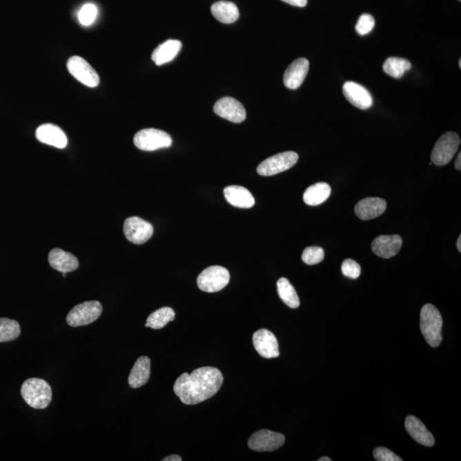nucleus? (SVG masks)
Instances as JSON below:
<instances>
[{
    "instance_id": "nucleus-1",
    "label": "nucleus",
    "mask_w": 461,
    "mask_h": 461,
    "mask_svg": "<svg viewBox=\"0 0 461 461\" xmlns=\"http://www.w3.org/2000/svg\"><path fill=\"white\" fill-rule=\"evenodd\" d=\"M222 383L221 371L215 367H200L190 374H182L175 381L174 391L184 404L196 405L217 393Z\"/></svg>"
},
{
    "instance_id": "nucleus-2",
    "label": "nucleus",
    "mask_w": 461,
    "mask_h": 461,
    "mask_svg": "<svg viewBox=\"0 0 461 461\" xmlns=\"http://www.w3.org/2000/svg\"><path fill=\"white\" fill-rule=\"evenodd\" d=\"M25 402L35 409H45L52 400V391L48 382L32 377L25 381L21 388Z\"/></svg>"
},
{
    "instance_id": "nucleus-3",
    "label": "nucleus",
    "mask_w": 461,
    "mask_h": 461,
    "mask_svg": "<svg viewBox=\"0 0 461 461\" xmlns=\"http://www.w3.org/2000/svg\"><path fill=\"white\" fill-rule=\"evenodd\" d=\"M442 318L438 309L432 304H426L420 312V330L429 345L437 348L441 344Z\"/></svg>"
},
{
    "instance_id": "nucleus-4",
    "label": "nucleus",
    "mask_w": 461,
    "mask_h": 461,
    "mask_svg": "<svg viewBox=\"0 0 461 461\" xmlns=\"http://www.w3.org/2000/svg\"><path fill=\"white\" fill-rule=\"evenodd\" d=\"M137 148L144 151H153L168 148L173 140L168 133L156 128H146L137 133L133 138Z\"/></svg>"
},
{
    "instance_id": "nucleus-5",
    "label": "nucleus",
    "mask_w": 461,
    "mask_h": 461,
    "mask_svg": "<svg viewBox=\"0 0 461 461\" xmlns=\"http://www.w3.org/2000/svg\"><path fill=\"white\" fill-rule=\"evenodd\" d=\"M230 280L228 270L221 266H208L198 276L197 286L204 293H214L224 289Z\"/></svg>"
},
{
    "instance_id": "nucleus-6",
    "label": "nucleus",
    "mask_w": 461,
    "mask_h": 461,
    "mask_svg": "<svg viewBox=\"0 0 461 461\" xmlns=\"http://www.w3.org/2000/svg\"><path fill=\"white\" fill-rule=\"evenodd\" d=\"M460 145V139L455 132H448L435 143L431 153V161L435 165L444 166L453 159Z\"/></svg>"
},
{
    "instance_id": "nucleus-7",
    "label": "nucleus",
    "mask_w": 461,
    "mask_h": 461,
    "mask_svg": "<svg viewBox=\"0 0 461 461\" xmlns=\"http://www.w3.org/2000/svg\"><path fill=\"white\" fill-rule=\"evenodd\" d=\"M102 312V304L98 301L82 302L68 313L67 323L72 327L88 326L96 322Z\"/></svg>"
},
{
    "instance_id": "nucleus-8",
    "label": "nucleus",
    "mask_w": 461,
    "mask_h": 461,
    "mask_svg": "<svg viewBox=\"0 0 461 461\" xmlns=\"http://www.w3.org/2000/svg\"><path fill=\"white\" fill-rule=\"evenodd\" d=\"M298 155L294 151L279 153L264 160L257 167V173L262 176H273L293 168L297 163Z\"/></svg>"
},
{
    "instance_id": "nucleus-9",
    "label": "nucleus",
    "mask_w": 461,
    "mask_h": 461,
    "mask_svg": "<svg viewBox=\"0 0 461 461\" xmlns=\"http://www.w3.org/2000/svg\"><path fill=\"white\" fill-rule=\"evenodd\" d=\"M67 68L72 77L88 88H96L100 83V78L95 68L88 61L81 57H71L67 62Z\"/></svg>"
},
{
    "instance_id": "nucleus-10",
    "label": "nucleus",
    "mask_w": 461,
    "mask_h": 461,
    "mask_svg": "<svg viewBox=\"0 0 461 461\" xmlns=\"http://www.w3.org/2000/svg\"><path fill=\"white\" fill-rule=\"evenodd\" d=\"M284 442L286 438L284 435L269 430H261L251 435L248 446L254 451L273 452L282 447Z\"/></svg>"
},
{
    "instance_id": "nucleus-11",
    "label": "nucleus",
    "mask_w": 461,
    "mask_h": 461,
    "mask_svg": "<svg viewBox=\"0 0 461 461\" xmlns=\"http://www.w3.org/2000/svg\"><path fill=\"white\" fill-rule=\"evenodd\" d=\"M125 237L128 241L135 244L147 242L153 235L154 228L150 223L137 216L126 219L124 226Z\"/></svg>"
},
{
    "instance_id": "nucleus-12",
    "label": "nucleus",
    "mask_w": 461,
    "mask_h": 461,
    "mask_svg": "<svg viewBox=\"0 0 461 461\" xmlns=\"http://www.w3.org/2000/svg\"><path fill=\"white\" fill-rule=\"evenodd\" d=\"M215 113L234 124H241L246 119V110L242 104L235 99L226 97L215 104Z\"/></svg>"
},
{
    "instance_id": "nucleus-13",
    "label": "nucleus",
    "mask_w": 461,
    "mask_h": 461,
    "mask_svg": "<svg viewBox=\"0 0 461 461\" xmlns=\"http://www.w3.org/2000/svg\"><path fill=\"white\" fill-rule=\"evenodd\" d=\"M253 345L258 354L266 359L277 358L279 355V343L275 334L266 329L255 331Z\"/></svg>"
},
{
    "instance_id": "nucleus-14",
    "label": "nucleus",
    "mask_w": 461,
    "mask_h": 461,
    "mask_svg": "<svg viewBox=\"0 0 461 461\" xmlns=\"http://www.w3.org/2000/svg\"><path fill=\"white\" fill-rule=\"evenodd\" d=\"M345 98L349 103L361 110L369 109L373 100L369 90L354 81H347L343 86Z\"/></svg>"
},
{
    "instance_id": "nucleus-15",
    "label": "nucleus",
    "mask_w": 461,
    "mask_h": 461,
    "mask_svg": "<svg viewBox=\"0 0 461 461\" xmlns=\"http://www.w3.org/2000/svg\"><path fill=\"white\" fill-rule=\"evenodd\" d=\"M35 136L39 142L56 148L63 149L68 145L66 133L59 126L54 124H46L39 126L36 130Z\"/></svg>"
},
{
    "instance_id": "nucleus-16",
    "label": "nucleus",
    "mask_w": 461,
    "mask_h": 461,
    "mask_svg": "<svg viewBox=\"0 0 461 461\" xmlns=\"http://www.w3.org/2000/svg\"><path fill=\"white\" fill-rule=\"evenodd\" d=\"M309 62L304 57H300L291 63L284 75V85L286 88L295 90L300 88L308 73Z\"/></svg>"
},
{
    "instance_id": "nucleus-17",
    "label": "nucleus",
    "mask_w": 461,
    "mask_h": 461,
    "mask_svg": "<svg viewBox=\"0 0 461 461\" xmlns=\"http://www.w3.org/2000/svg\"><path fill=\"white\" fill-rule=\"evenodd\" d=\"M402 246V239L399 235H382L372 243V251L377 257L389 259L399 253Z\"/></svg>"
},
{
    "instance_id": "nucleus-18",
    "label": "nucleus",
    "mask_w": 461,
    "mask_h": 461,
    "mask_svg": "<svg viewBox=\"0 0 461 461\" xmlns=\"http://www.w3.org/2000/svg\"><path fill=\"white\" fill-rule=\"evenodd\" d=\"M386 201L380 197H367L359 202L355 208V215L362 221L379 217L386 210Z\"/></svg>"
},
{
    "instance_id": "nucleus-19",
    "label": "nucleus",
    "mask_w": 461,
    "mask_h": 461,
    "mask_svg": "<svg viewBox=\"0 0 461 461\" xmlns=\"http://www.w3.org/2000/svg\"><path fill=\"white\" fill-rule=\"evenodd\" d=\"M48 261L53 269L61 273L73 272L79 268L77 257L59 248L50 251Z\"/></svg>"
},
{
    "instance_id": "nucleus-20",
    "label": "nucleus",
    "mask_w": 461,
    "mask_h": 461,
    "mask_svg": "<svg viewBox=\"0 0 461 461\" xmlns=\"http://www.w3.org/2000/svg\"><path fill=\"white\" fill-rule=\"evenodd\" d=\"M405 428L413 439L420 444L432 447L435 444L433 435L417 417L409 415L405 420Z\"/></svg>"
},
{
    "instance_id": "nucleus-21",
    "label": "nucleus",
    "mask_w": 461,
    "mask_h": 461,
    "mask_svg": "<svg viewBox=\"0 0 461 461\" xmlns=\"http://www.w3.org/2000/svg\"><path fill=\"white\" fill-rule=\"evenodd\" d=\"M182 48V43L177 39H168L154 50L151 59L157 66L171 62Z\"/></svg>"
},
{
    "instance_id": "nucleus-22",
    "label": "nucleus",
    "mask_w": 461,
    "mask_h": 461,
    "mask_svg": "<svg viewBox=\"0 0 461 461\" xmlns=\"http://www.w3.org/2000/svg\"><path fill=\"white\" fill-rule=\"evenodd\" d=\"M226 201L234 207L251 208L255 205V198L246 188L239 186H230L224 189Z\"/></svg>"
},
{
    "instance_id": "nucleus-23",
    "label": "nucleus",
    "mask_w": 461,
    "mask_h": 461,
    "mask_svg": "<svg viewBox=\"0 0 461 461\" xmlns=\"http://www.w3.org/2000/svg\"><path fill=\"white\" fill-rule=\"evenodd\" d=\"M150 376V359L141 356L135 364L128 377V384L131 388L142 387L149 381Z\"/></svg>"
},
{
    "instance_id": "nucleus-24",
    "label": "nucleus",
    "mask_w": 461,
    "mask_h": 461,
    "mask_svg": "<svg viewBox=\"0 0 461 461\" xmlns=\"http://www.w3.org/2000/svg\"><path fill=\"white\" fill-rule=\"evenodd\" d=\"M211 12L216 20L225 24L235 23L239 17V10L233 2H216L211 6Z\"/></svg>"
},
{
    "instance_id": "nucleus-25",
    "label": "nucleus",
    "mask_w": 461,
    "mask_h": 461,
    "mask_svg": "<svg viewBox=\"0 0 461 461\" xmlns=\"http://www.w3.org/2000/svg\"><path fill=\"white\" fill-rule=\"evenodd\" d=\"M331 193V186L325 182L316 183L309 186L304 194V201L309 206H317L328 199Z\"/></svg>"
},
{
    "instance_id": "nucleus-26",
    "label": "nucleus",
    "mask_w": 461,
    "mask_h": 461,
    "mask_svg": "<svg viewBox=\"0 0 461 461\" xmlns=\"http://www.w3.org/2000/svg\"><path fill=\"white\" fill-rule=\"evenodd\" d=\"M279 296L284 304L291 308H297L300 306L298 295L293 284L286 278H280L277 282Z\"/></svg>"
},
{
    "instance_id": "nucleus-27",
    "label": "nucleus",
    "mask_w": 461,
    "mask_h": 461,
    "mask_svg": "<svg viewBox=\"0 0 461 461\" xmlns=\"http://www.w3.org/2000/svg\"><path fill=\"white\" fill-rule=\"evenodd\" d=\"M175 313L174 309L168 307L161 308L153 312L147 318L146 327L153 329H161L168 323L175 320Z\"/></svg>"
},
{
    "instance_id": "nucleus-28",
    "label": "nucleus",
    "mask_w": 461,
    "mask_h": 461,
    "mask_svg": "<svg viewBox=\"0 0 461 461\" xmlns=\"http://www.w3.org/2000/svg\"><path fill=\"white\" fill-rule=\"evenodd\" d=\"M411 68V63L401 57H389L383 66L385 73L395 79L402 78Z\"/></svg>"
},
{
    "instance_id": "nucleus-29",
    "label": "nucleus",
    "mask_w": 461,
    "mask_h": 461,
    "mask_svg": "<svg viewBox=\"0 0 461 461\" xmlns=\"http://www.w3.org/2000/svg\"><path fill=\"white\" fill-rule=\"evenodd\" d=\"M21 334L19 323L8 318H0V343L16 340Z\"/></svg>"
},
{
    "instance_id": "nucleus-30",
    "label": "nucleus",
    "mask_w": 461,
    "mask_h": 461,
    "mask_svg": "<svg viewBox=\"0 0 461 461\" xmlns=\"http://www.w3.org/2000/svg\"><path fill=\"white\" fill-rule=\"evenodd\" d=\"M324 258L325 253L323 248L317 246L306 248L302 255V262L308 265L318 264L324 260Z\"/></svg>"
},
{
    "instance_id": "nucleus-31",
    "label": "nucleus",
    "mask_w": 461,
    "mask_h": 461,
    "mask_svg": "<svg viewBox=\"0 0 461 461\" xmlns=\"http://www.w3.org/2000/svg\"><path fill=\"white\" fill-rule=\"evenodd\" d=\"M97 15H98L97 7L92 3H86L79 12L78 19L83 26H89L95 21Z\"/></svg>"
},
{
    "instance_id": "nucleus-32",
    "label": "nucleus",
    "mask_w": 461,
    "mask_h": 461,
    "mask_svg": "<svg viewBox=\"0 0 461 461\" xmlns=\"http://www.w3.org/2000/svg\"><path fill=\"white\" fill-rule=\"evenodd\" d=\"M374 26H375V20L373 17L370 14H363L359 18L355 30L360 35H366L373 30Z\"/></svg>"
},
{
    "instance_id": "nucleus-33",
    "label": "nucleus",
    "mask_w": 461,
    "mask_h": 461,
    "mask_svg": "<svg viewBox=\"0 0 461 461\" xmlns=\"http://www.w3.org/2000/svg\"><path fill=\"white\" fill-rule=\"evenodd\" d=\"M341 269L342 273H343L345 277H348V278L352 279H357L361 275V266L354 260H351V259H346L343 264H342Z\"/></svg>"
},
{
    "instance_id": "nucleus-34",
    "label": "nucleus",
    "mask_w": 461,
    "mask_h": 461,
    "mask_svg": "<svg viewBox=\"0 0 461 461\" xmlns=\"http://www.w3.org/2000/svg\"><path fill=\"white\" fill-rule=\"evenodd\" d=\"M373 456L377 461H402V459L395 455L391 450L384 448V447H379L374 449Z\"/></svg>"
},
{
    "instance_id": "nucleus-35",
    "label": "nucleus",
    "mask_w": 461,
    "mask_h": 461,
    "mask_svg": "<svg viewBox=\"0 0 461 461\" xmlns=\"http://www.w3.org/2000/svg\"><path fill=\"white\" fill-rule=\"evenodd\" d=\"M282 1L297 7H305L308 3V0H282Z\"/></svg>"
},
{
    "instance_id": "nucleus-36",
    "label": "nucleus",
    "mask_w": 461,
    "mask_h": 461,
    "mask_svg": "<svg viewBox=\"0 0 461 461\" xmlns=\"http://www.w3.org/2000/svg\"><path fill=\"white\" fill-rule=\"evenodd\" d=\"M164 461H182V457L179 455H169L168 457H166L163 460Z\"/></svg>"
},
{
    "instance_id": "nucleus-37",
    "label": "nucleus",
    "mask_w": 461,
    "mask_h": 461,
    "mask_svg": "<svg viewBox=\"0 0 461 461\" xmlns=\"http://www.w3.org/2000/svg\"><path fill=\"white\" fill-rule=\"evenodd\" d=\"M455 168L457 170H461V153H459L458 157L456 158L455 161Z\"/></svg>"
},
{
    "instance_id": "nucleus-38",
    "label": "nucleus",
    "mask_w": 461,
    "mask_h": 461,
    "mask_svg": "<svg viewBox=\"0 0 461 461\" xmlns=\"http://www.w3.org/2000/svg\"><path fill=\"white\" fill-rule=\"evenodd\" d=\"M457 248L461 252V236L459 237L458 241H457Z\"/></svg>"
},
{
    "instance_id": "nucleus-39",
    "label": "nucleus",
    "mask_w": 461,
    "mask_h": 461,
    "mask_svg": "<svg viewBox=\"0 0 461 461\" xmlns=\"http://www.w3.org/2000/svg\"><path fill=\"white\" fill-rule=\"evenodd\" d=\"M318 461H331V459H330L329 457H322Z\"/></svg>"
},
{
    "instance_id": "nucleus-40",
    "label": "nucleus",
    "mask_w": 461,
    "mask_h": 461,
    "mask_svg": "<svg viewBox=\"0 0 461 461\" xmlns=\"http://www.w3.org/2000/svg\"><path fill=\"white\" fill-rule=\"evenodd\" d=\"M459 67H460V68H461V59H460V61H459Z\"/></svg>"
},
{
    "instance_id": "nucleus-41",
    "label": "nucleus",
    "mask_w": 461,
    "mask_h": 461,
    "mask_svg": "<svg viewBox=\"0 0 461 461\" xmlns=\"http://www.w3.org/2000/svg\"><path fill=\"white\" fill-rule=\"evenodd\" d=\"M459 1H461V0H459Z\"/></svg>"
}]
</instances>
